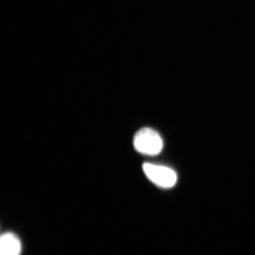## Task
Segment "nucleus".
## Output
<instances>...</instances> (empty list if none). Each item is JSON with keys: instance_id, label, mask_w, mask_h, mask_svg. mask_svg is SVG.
<instances>
[{"instance_id": "1", "label": "nucleus", "mask_w": 255, "mask_h": 255, "mask_svg": "<svg viewBox=\"0 0 255 255\" xmlns=\"http://www.w3.org/2000/svg\"><path fill=\"white\" fill-rule=\"evenodd\" d=\"M135 150L140 153L147 155L159 154L163 147V141L158 132L150 128L140 129L133 138Z\"/></svg>"}, {"instance_id": "2", "label": "nucleus", "mask_w": 255, "mask_h": 255, "mask_svg": "<svg viewBox=\"0 0 255 255\" xmlns=\"http://www.w3.org/2000/svg\"><path fill=\"white\" fill-rule=\"evenodd\" d=\"M142 168L147 177L158 187L170 188L175 185L177 183V174L169 167L145 163Z\"/></svg>"}, {"instance_id": "3", "label": "nucleus", "mask_w": 255, "mask_h": 255, "mask_svg": "<svg viewBox=\"0 0 255 255\" xmlns=\"http://www.w3.org/2000/svg\"><path fill=\"white\" fill-rule=\"evenodd\" d=\"M21 244L18 238L12 233H5L0 240V255H19Z\"/></svg>"}]
</instances>
